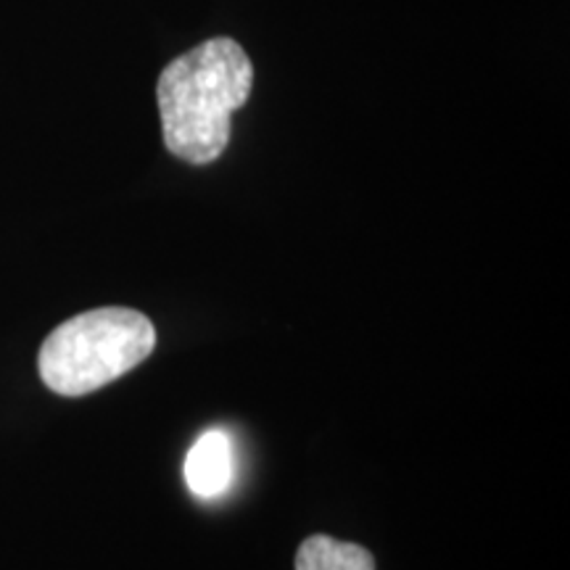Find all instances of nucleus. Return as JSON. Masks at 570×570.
Returning <instances> with one entry per match:
<instances>
[{
  "mask_svg": "<svg viewBox=\"0 0 570 570\" xmlns=\"http://www.w3.org/2000/svg\"><path fill=\"white\" fill-rule=\"evenodd\" d=\"M296 570H375V560L365 547L317 533L298 547Z\"/></svg>",
  "mask_w": 570,
  "mask_h": 570,
  "instance_id": "4",
  "label": "nucleus"
},
{
  "mask_svg": "<svg viewBox=\"0 0 570 570\" xmlns=\"http://www.w3.org/2000/svg\"><path fill=\"white\" fill-rule=\"evenodd\" d=\"M156 348V327L138 309L104 306L61 323L42 341V383L61 396H85L130 373Z\"/></svg>",
  "mask_w": 570,
  "mask_h": 570,
  "instance_id": "2",
  "label": "nucleus"
},
{
  "mask_svg": "<svg viewBox=\"0 0 570 570\" xmlns=\"http://www.w3.org/2000/svg\"><path fill=\"white\" fill-rule=\"evenodd\" d=\"M233 481V441L214 428L196 441L185 458V483L198 499H214Z\"/></svg>",
  "mask_w": 570,
  "mask_h": 570,
  "instance_id": "3",
  "label": "nucleus"
},
{
  "mask_svg": "<svg viewBox=\"0 0 570 570\" xmlns=\"http://www.w3.org/2000/svg\"><path fill=\"white\" fill-rule=\"evenodd\" d=\"M254 67L230 38H214L175 59L156 82L164 146L188 164H212L230 142L233 114L248 101Z\"/></svg>",
  "mask_w": 570,
  "mask_h": 570,
  "instance_id": "1",
  "label": "nucleus"
}]
</instances>
